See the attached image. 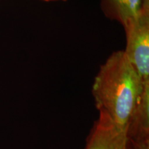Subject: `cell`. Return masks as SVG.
Instances as JSON below:
<instances>
[{
	"mask_svg": "<svg viewBox=\"0 0 149 149\" xmlns=\"http://www.w3.org/2000/svg\"><path fill=\"white\" fill-rule=\"evenodd\" d=\"M101 7L106 17L124 26L138 15L142 0H101Z\"/></svg>",
	"mask_w": 149,
	"mask_h": 149,
	"instance_id": "obj_5",
	"label": "cell"
},
{
	"mask_svg": "<svg viewBox=\"0 0 149 149\" xmlns=\"http://www.w3.org/2000/svg\"><path fill=\"white\" fill-rule=\"evenodd\" d=\"M99 113L85 149H125L126 130L117 126L104 112Z\"/></svg>",
	"mask_w": 149,
	"mask_h": 149,
	"instance_id": "obj_3",
	"label": "cell"
},
{
	"mask_svg": "<svg viewBox=\"0 0 149 149\" xmlns=\"http://www.w3.org/2000/svg\"><path fill=\"white\" fill-rule=\"evenodd\" d=\"M126 135L134 140L149 139V85L144 88L130 115Z\"/></svg>",
	"mask_w": 149,
	"mask_h": 149,
	"instance_id": "obj_4",
	"label": "cell"
},
{
	"mask_svg": "<svg viewBox=\"0 0 149 149\" xmlns=\"http://www.w3.org/2000/svg\"><path fill=\"white\" fill-rule=\"evenodd\" d=\"M148 85L144 83L124 51L114 52L95 78L92 93L96 108L126 130L132 111Z\"/></svg>",
	"mask_w": 149,
	"mask_h": 149,
	"instance_id": "obj_1",
	"label": "cell"
},
{
	"mask_svg": "<svg viewBox=\"0 0 149 149\" xmlns=\"http://www.w3.org/2000/svg\"><path fill=\"white\" fill-rule=\"evenodd\" d=\"M126 46L124 52L144 83H149V10L141 9L138 15L124 26Z\"/></svg>",
	"mask_w": 149,
	"mask_h": 149,
	"instance_id": "obj_2",
	"label": "cell"
},
{
	"mask_svg": "<svg viewBox=\"0 0 149 149\" xmlns=\"http://www.w3.org/2000/svg\"><path fill=\"white\" fill-rule=\"evenodd\" d=\"M42 1H66V0H42Z\"/></svg>",
	"mask_w": 149,
	"mask_h": 149,
	"instance_id": "obj_7",
	"label": "cell"
},
{
	"mask_svg": "<svg viewBox=\"0 0 149 149\" xmlns=\"http://www.w3.org/2000/svg\"><path fill=\"white\" fill-rule=\"evenodd\" d=\"M125 149H149V139L134 140L126 137Z\"/></svg>",
	"mask_w": 149,
	"mask_h": 149,
	"instance_id": "obj_6",
	"label": "cell"
}]
</instances>
